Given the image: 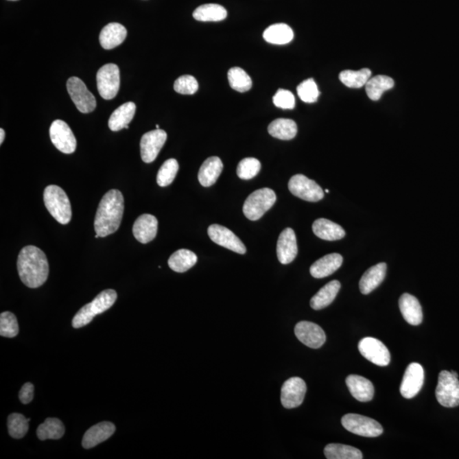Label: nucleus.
I'll return each instance as SVG.
<instances>
[{"instance_id":"f257e3e1","label":"nucleus","mask_w":459,"mask_h":459,"mask_svg":"<svg viewBox=\"0 0 459 459\" xmlns=\"http://www.w3.org/2000/svg\"><path fill=\"white\" fill-rule=\"evenodd\" d=\"M124 211V199L122 192L110 190L99 202L95 218V233L99 237H106L116 233L122 222Z\"/></svg>"},{"instance_id":"f03ea898","label":"nucleus","mask_w":459,"mask_h":459,"mask_svg":"<svg viewBox=\"0 0 459 459\" xmlns=\"http://www.w3.org/2000/svg\"><path fill=\"white\" fill-rule=\"evenodd\" d=\"M17 270L21 282L31 288L43 285L49 276V263L44 252L35 246L21 249L17 259Z\"/></svg>"},{"instance_id":"7ed1b4c3","label":"nucleus","mask_w":459,"mask_h":459,"mask_svg":"<svg viewBox=\"0 0 459 459\" xmlns=\"http://www.w3.org/2000/svg\"><path fill=\"white\" fill-rule=\"evenodd\" d=\"M117 298L115 290H106L99 294L91 303L82 307L73 319L74 329H80L93 321L95 316L108 311L115 305Z\"/></svg>"},{"instance_id":"20e7f679","label":"nucleus","mask_w":459,"mask_h":459,"mask_svg":"<svg viewBox=\"0 0 459 459\" xmlns=\"http://www.w3.org/2000/svg\"><path fill=\"white\" fill-rule=\"evenodd\" d=\"M44 201L46 209L56 222L67 225L72 219V207L66 192L58 186L51 185L45 188Z\"/></svg>"},{"instance_id":"39448f33","label":"nucleus","mask_w":459,"mask_h":459,"mask_svg":"<svg viewBox=\"0 0 459 459\" xmlns=\"http://www.w3.org/2000/svg\"><path fill=\"white\" fill-rule=\"evenodd\" d=\"M276 201L275 191L262 188L249 195L244 205V213L248 220H258L272 208Z\"/></svg>"},{"instance_id":"423d86ee","label":"nucleus","mask_w":459,"mask_h":459,"mask_svg":"<svg viewBox=\"0 0 459 459\" xmlns=\"http://www.w3.org/2000/svg\"><path fill=\"white\" fill-rule=\"evenodd\" d=\"M436 397L439 403L445 408L459 405V380L451 372L440 373Z\"/></svg>"},{"instance_id":"0eeeda50","label":"nucleus","mask_w":459,"mask_h":459,"mask_svg":"<svg viewBox=\"0 0 459 459\" xmlns=\"http://www.w3.org/2000/svg\"><path fill=\"white\" fill-rule=\"evenodd\" d=\"M341 423L344 429L355 435L364 437H378L382 435L383 427L375 419L360 414H349L344 415Z\"/></svg>"},{"instance_id":"6e6552de","label":"nucleus","mask_w":459,"mask_h":459,"mask_svg":"<svg viewBox=\"0 0 459 459\" xmlns=\"http://www.w3.org/2000/svg\"><path fill=\"white\" fill-rule=\"evenodd\" d=\"M96 80L99 93L103 99L115 98L120 88L119 67L113 63L106 64L99 69Z\"/></svg>"},{"instance_id":"1a4fd4ad","label":"nucleus","mask_w":459,"mask_h":459,"mask_svg":"<svg viewBox=\"0 0 459 459\" xmlns=\"http://www.w3.org/2000/svg\"><path fill=\"white\" fill-rule=\"evenodd\" d=\"M67 89L78 111L82 113H90L94 111L96 108L95 96L88 90L86 85L80 78H70L67 80Z\"/></svg>"},{"instance_id":"9d476101","label":"nucleus","mask_w":459,"mask_h":459,"mask_svg":"<svg viewBox=\"0 0 459 459\" xmlns=\"http://www.w3.org/2000/svg\"><path fill=\"white\" fill-rule=\"evenodd\" d=\"M288 189L295 197L307 202H318L325 198V191L314 180L303 174H295L288 183Z\"/></svg>"},{"instance_id":"9b49d317","label":"nucleus","mask_w":459,"mask_h":459,"mask_svg":"<svg viewBox=\"0 0 459 459\" xmlns=\"http://www.w3.org/2000/svg\"><path fill=\"white\" fill-rule=\"evenodd\" d=\"M49 137L53 145L60 152L71 154L76 150L77 141L69 124L62 120H55L49 128Z\"/></svg>"},{"instance_id":"f8f14e48","label":"nucleus","mask_w":459,"mask_h":459,"mask_svg":"<svg viewBox=\"0 0 459 459\" xmlns=\"http://www.w3.org/2000/svg\"><path fill=\"white\" fill-rule=\"evenodd\" d=\"M359 351L364 357L373 364L386 366L390 362V353L381 341L375 338L366 337L360 340L358 344Z\"/></svg>"},{"instance_id":"ddd939ff","label":"nucleus","mask_w":459,"mask_h":459,"mask_svg":"<svg viewBox=\"0 0 459 459\" xmlns=\"http://www.w3.org/2000/svg\"><path fill=\"white\" fill-rule=\"evenodd\" d=\"M306 390V384L298 377H293L283 384L281 390V402L287 409L300 407L303 403Z\"/></svg>"},{"instance_id":"4468645a","label":"nucleus","mask_w":459,"mask_h":459,"mask_svg":"<svg viewBox=\"0 0 459 459\" xmlns=\"http://www.w3.org/2000/svg\"><path fill=\"white\" fill-rule=\"evenodd\" d=\"M425 381V371L417 362L409 365L405 369L400 387L401 396L411 399L417 396Z\"/></svg>"},{"instance_id":"2eb2a0df","label":"nucleus","mask_w":459,"mask_h":459,"mask_svg":"<svg viewBox=\"0 0 459 459\" xmlns=\"http://www.w3.org/2000/svg\"><path fill=\"white\" fill-rule=\"evenodd\" d=\"M208 234L213 243L220 245V246L240 255H244L246 252L247 249L243 242L233 231L225 226L215 224V225L209 227Z\"/></svg>"},{"instance_id":"dca6fc26","label":"nucleus","mask_w":459,"mask_h":459,"mask_svg":"<svg viewBox=\"0 0 459 459\" xmlns=\"http://www.w3.org/2000/svg\"><path fill=\"white\" fill-rule=\"evenodd\" d=\"M167 141V133L163 130L149 131L141 141V155L143 162L154 161Z\"/></svg>"},{"instance_id":"f3484780","label":"nucleus","mask_w":459,"mask_h":459,"mask_svg":"<svg viewBox=\"0 0 459 459\" xmlns=\"http://www.w3.org/2000/svg\"><path fill=\"white\" fill-rule=\"evenodd\" d=\"M297 339L309 348L318 349L326 342V333L321 327L311 322H300L295 326Z\"/></svg>"},{"instance_id":"a211bd4d","label":"nucleus","mask_w":459,"mask_h":459,"mask_svg":"<svg viewBox=\"0 0 459 459\" xmlns=\"http://www.w3.org/2000/svg\"><path fill=\"white\" fill-rule=\"evenodd\" d=\"M277 258L281 264L287 265L294 261L298 254L296 235L291 228H286L280 234L276 246Z\"/></svg>"},{"instance_id":"6ab92c4d","label":"nucleus","mask_w":459,"mask_h":459,"mask_svg":"<svg viewBox=\"0 0 459 459\" xmlns=\"http://www.w3.org/2000/svg\"><path fill=\"white\" fill-rule=\"evenodd\" d=\"M158 220L152 215L139 216L133 226V234L141 244H148L154 239L158 233Z\"/></svg>"},{"instance_id":"aec40b11","label":"nucleus","mask_w":459,"mask_h":459,"mask_svg":"<svg viewBox=\"0 0 459 459\" xmlns=\"http://www.w3.org/2000/svg\"><path fill=\"white\" fill-rule=\"evenodd\" d=\"M115 430L116 427L111 422L99 423L85 432L82 445L85 449H91L109 439Z\"/></svg>"},{"instance_id":"412c9836","label":"nucleus","mask_w":459,"mask_h":459,"mask_svg":"<svg viewBox=\"0 0 459 459\" xmlns=\"http://www.w3.org/2000/svg\"><path fill=\"white\" fill-rule=\"evenodd\" d=\"M345 382L355 399L362 402L373 400L375 396V387L370 380L364 377L351 375L347 377Z\"/></svg>"},{"instance_id":"4be33fe9","label":"nucleus","mask_w":459,"mask_h":459,"mask_svg":"<svg viewBox=\"0 0 459 459\" xmlns=\"http://www.w3.org/2000/svg\"><path fill=\"white\" fill-rule=\"evenodd\" d=\"M399 307L405 321L412 326L421 325L423 311L418 298L409 294H402L399 300Z\"/></svg>"},{"instance_id":"5701e85b","label":"nucleus","mask_w":459,"mask_h":459,"mask_svg":"<svg viewBox=\"0 0 459 459\" xmlns=\"http://www.w3.org/2000/svg\"><path fill=\"white\" fill-rule=\"evenodd\" d=\"M126 37V28L119 23H112L103 27L99 34V43L103 49H112L122 44Z\"/></svg>"},{"instance_id":"b1692460","label":"nucleus","mask_w":459,"mask_h":459,"mask_svg":"<svg viewBox=\"0 0 459 459\" xmlns=\"http://www.w3.org/2000/svg\"><path fill=\"white\" fill-rule=\"evenodd\" d=\"M343 257L339 254H330L323 256L311 266L309 272L315 279H323L332 275L342 265Z\"/></svg>"},{"instance_id":"393cba45","label":"nucleus","mask_w":459,"mask_h":459,"mask_svg":"<svg viewBox=\"0 0 459 459\" xmlns=\"http://www.w3.org/2000/svg\"><path fill=\"white\" fill-rule=\"evenodd\" d=\"M386 263H379L366 270L359 283L362 294H368L376 290L386 279Z\"/></svg>"},{"instance_id":"a878e982","label":"nucleus","mask_w":459,"mask_h":459,"mask_svg":"<svg viewBox=\"0 0 459 459\" xmlns=\"http://www.w3.org/2000/svg\"><path fill=\"white\" fill-rule=\"evenodd\" d=\"M223 170V163L218 156H211L205 160L198 172V180L202 187L213 186L218 180Z\"/></svg>"},{"instance_id":"bb28decb","label":"nucleus","mask_w":459,"mask_h":459,"mask_svg":"<svg viewBox=\"0 0 459 459\" xmlns=\"http://www.w3.org/2000/svg\"><path fill=\"white\" fill-rule=\"evenodd\" d=\"M312 230L316 237L327 241L342 239L345 236L342 227L327 219L316 220L313 223Z\"/></svg>"},{"instance_id":"cd10ccee","label":"nucleus","mask_w":459,"mask_h":459,"mask_svg":"<svg viewBox=\"0 0 459 459\" xmlns=\"http://www.w3.org/2000/svg\"><path fill=\"white\" fill-rule=\"evenodd\" d=\"M137 106L134 102H126L119 108H117L110 117L108 121L109 129L112 131H119L126 129L127 126L134 119Z\"/></svg>"},{"instance_id":"c85d7f7f","label":"nucleus","mask_w":459,"mask_h":459,"mask_svg":"<svg viewBox=\"0 0 459 459\" xmlns=\"http://www.w3.org/2000/svg\"><path fill=\"white\" fill-rule=\"evenodd\" d=\"M341 284L339 281L333 280L325 287H322L314 296L311 298V306L316 311L325 309L333 303L340 290Z\"/></svg>"},{"instance_id":"c756f323","label":"nucleus","mask_w":459,"mask_h":459,"mask_svg":"<svg viewBox=\"0 0 459 459\" xmlns=\"http://www.w3.org/2000/svg\"><path fill=\"white\" fill-rule=\"evenodd\" d=\"M198 261L195 252L188 249H179L170 256L168 264L174 272L183 273L193 268Z\"/></svg>"},{"instance_id":"7c9ffc66","label":"nucleus","mask_w":459,"mask_h":459,"mask_svg":"<svg viewBox=\"0 0 459 459\" xmlns=\"http://www.w3.org/2000/svg\"><path fill=\"white\" fill-rule=\"evenodd\" d=\"M263 38L266 42L273 45H286L293 40L294 32L287 24H273L266 28Z\"/></svg>"},{"instance_id":"2f4dec72","label":"nucleus","mask_w":459,"mask_h":459,"mask_svg":"<svg viewBox=\"0 0 459 459\" xmlns=\"http://www.w3.org/2000/svg\"><path fill=\"white\" fill-rule=\"evenodd\" d=\"M268 132L279 140L290 141L296 137L298 127L294 120L279 119L270 123Z\"/></svg>"},{"instance_id":"473e14b6","label":"nucleus","mask_w":459,"mask_h":459,"mask_svg":"<svg viewBox=\"0 0 459 459\" xmlns=\"http://www.w3.org/2000/svg\"><path fill=\"white\" fill-rule=\"evenodd\" d=\"M394 84L392 78L388 76L378 75L371 78L365 85L366 95L372 101H379L384 92L391 90Z\"/></svg>"},{"instance_id":"72a5a7b5","label":"nucleus","mask_w":459,"mask_h":459,"mask_svg":"<svg viewBox=\"0 0 459 459\" xmlns=\"http://www.w3.org/2000/svg\"><path fill=\"white\" fill-rule=\"evenodd\" d=\"M65 426L58 419L49 418L38 427V438L41 440H59L65 434Z\"/></svg>"},{"instance_id":"f704fd0d","label":"nucleus","mask_w":459,"mask_h":459,"mask_svg":"<svg viewBox=\"0 0 459 459\" xmlns=\"http://www.w3.org/2000/svg\"><path fill=\"white\" fill-rule=\"evenodd\" d=\"M227 12L223 6L216 3H206L194 10V19L199 21H220L225 20Z\"/></svg>"},{"instance_id":"c9c22d12","label":"nucleus","mask_w":459,"mask_h":459,"mask_svg":"<svg viewBox=\"0 0 459 459\" xmlns=\"http://www.w3.org/2000/svg\"><path fill=\"white\" fill-rule=\"evenodd\" d=\"M325 454L327 459H362V451L347 445L332 443L326 446Z\"/></svg>"},{"instance_id":"e433bc0d","label":"nucleus","mask_w":459,"mask_h":459,"mask_svg":"<svg viewBox=\"0 0 459 459\" xmlns=\"http://www.w3.org/2000/svg\"><path fill=\"white\" fill-rule=\"evenodd\" d=\"M371 75V70L368 69L359 71L345 70L340 74V80L345 86L358 89L365 86Z\"/></svg>"},{"instance_id":"4c0bfd02","label":"nucleus","mask_w":459,"mask_h":459,"mask_svg":"<svg viewBox=\"0 0 459 459\" xmlns=\"http://www.w3.org/2000/svg\"><path fill=\"white\" fill-rule=\"evenodd\" d=\"M228 81L231 87L241 93H244L252 88L251 78L240 67H233L229 70Z\"/></svg>"},{"instance_id":"58836bf2","label":"nucleus","mask_w":459,"mask_h":459,"mask_svg":"<svg viewBox=\"0 0 459 459\" xmlns=\"http://www.w3.org/2000/svg\"><path fill=\"white\" fill-rule=\"evenodd\" d=\"M30 419H27L21 414H12L8 417V432L10 436L15 439L23 438L30 429Z\"/></svg>"},{"instance_id":"ea45409f","label":"nucleus","mask_w":459,"mask_h":459,"mask_svg":"<svg viewBox=\"0 0 459 459\" xmlns=\"http://www.w3.org/2000/svg\"><path fill=\"white\" fill-rule=\"evenodd\" d=\"M178 170H179V163L176 159L170 158L163 163L156 176V183L158 186L161 187L169 186L176 179Z\"/></svg>"},{"instance_id":"a19ab883","label":"nucleus","mask_w":459,"mask_h":459,"mask_svg":"<svg viewBox=\"0 0 459 459\" xmlns=\"http://www.w3.org/2000/svg\"><path fill=\"white\" fill-rule=\"evenodd\" d=\"M19 333V322L16 316L10 311L0 315V336L5 338H14Z\"/></svg>"},{"instance_id":"79ce46f5","label":"nucleus","mask_w":459,"mask_h":459,"mask_svg":"<svg viewBox=\"0 0 459 459\" xmlns=\"http://www.w3.org/2000/svg\"><path fill=\"white\" fill-rule=\"evenodd\" d=\"M261 163L255 158L242 160L237 166V173L242 180H250L261 172Z\"/></svg>"},{"instance_id":"37998d69","label":"nucleus","mask_w":459,"mask_h":459,"mask_svg":"<svg viewBox=\"0 0 459 459\" xmlns=\"http://www.w3.org/2000/svg\"><path fill=\"white\" fill-rule=\"evenodd\" d=\"M298 95L306 103H314L318 101L320 92L318 84L313 78H309L298 85L297 88Z\"/></svg>"},{"instance_id":"c03bdc74","label":"nucleus","mask_w":459,"mask_h":459,"mask_svg":"<svg viewBox=\"0 0 459 459\" xmlns=\"http://www.w3.org/2000/svg\"><path fill=\"white\" fill-rule=\"evenodd\" d=\"M174 89L181 95H193L198 90V83L193 76L183 75L174 82Z\"/></svg>"},{"instance_id":"a18cd8bd","label":"nucleus","mask_w":459,"mask_h":459,"mask_svg":"<svg viewBox=\"0 0 459 459\" xmlns=\"http://www.w3.org/2000/svg\"><path fill=\"white\" fill-rule=\"evenodd\" d=\"M274 105L282 109H293L295 106V97L290 91L280 90L273 96Z\"/></svg>"},{"instance_id":"49530a36","label":"nucleus","mask_w":459,"mask_h":459,"mask_svg":"<svg viewBox=\"0 0 459 459\" xmlns=\"http://www.w3.org/2000/svg\"><path fill=\"white\" fill-rule=\"evenodd\" d=\"M34 386L32 383L24 384L19 392V399L23 404L30 403L34 399Z\"/></svg>"},{"instance_id":"de8ad7c7","label":"nucleus","mask_w":459,"mask_h":459,"mask_svg":"<svg viewBox=\"0 0 459 459\" xmlns=\"http://www.w3.org/2000/svg\"><path fill=\"white\" fill-rule=\"evenodd\" d=\"M5 132L3 129H0V144H3V141H5Z\"/></svg>"},{"instance_id":"09e8293b","label":"nucleus","mask_w":459,"mask_h":459,"mask_svg":"<svg viewBox=\"0 0 459 459\" xmlns=\"http://www.w3.org/2000/svg\"><path fill=\"white\" fill-rule=\"evenodd\" d=\"M156 130H159V126H158V124H156Z\"/></svg>"},{"instance_id":"8fccbe9b","label":"nucleus","mask_w":459,"mask_h":459,"mask_svg":"<svg viewBox=\"0 0 459 459\" xmlns=\"http://www.w3.org/2000/svg\"><path fill=\"white\" fill-rule=\"evenodd\" d=\"M126 130H129V129H130L129 126H127L126 127Z\"/></svg>"},{"instance_id":"3c124183","label":"nucleus","mask_w":459,"mask_h":459,"mask_svg":"<svg viewBox=\"0 0 459 459\" xmlns=\"http://www.w3.org/2000/svg\"><path fill=\"white\" fill-rule=\"evenodd\" d=\"M326 193H329V190H325Z\"/></svg>"},{"instance_id":"603ef678","label":"nucleus","mask_w":459,"mask_h":459,"mask_svg":"<svg viewBox=\"0 0 459 459\" xmlns=\"http://www.w3.org/2000/svg\"><path fill=\"white\" fill-rule=\"evenodd\" d=\"M10 1H17V0H10Z\"/></svg>"}]
</instances>
